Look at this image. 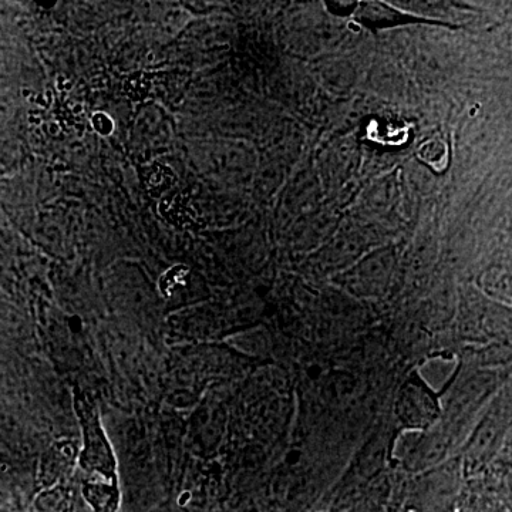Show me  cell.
Segmentation results:
<instances>
[{
  "label": "cell",
  "instance_id": "obj_2",
  "mask_svg": "<svg viewBox=\"0 0 512 512\" xmlns=\"http://www.w3.org/2000/svg\"><path fill=\"white\" fill-rule=\"evenodd\" d=\"M512 427V389L495 394L464 444L466 476H477L494 460Z\"/></svg>",
  "mask_w": 512,
  "mask_h": 512
},
{
  "label": "cell",
  "instance_id": "obj_1",
  "mask_svg": "<svg viewBox=\"0 0 512 512\" xmlns=\"http://www.w3.org/2000/svg\"><path fill=\"white\" fill-rule=\"evenodd\" d=\"M458 373L460 366L441 390H434L417 369L406 376L394 402L396 436L402 433H426L440 423L444 413V396Z\"/></svg>",
  "mask_w": 512,
  "mask_h": 512
},
{
  "label": "cell",
  "instance_id": "obj_6",
  "mask_svg": "<svg viewBox=\"0 0 512 512\" xmlns=\"http://www.w3.org/2000/svg\"><path fill=\"white\" fill-rule=\"evenodd\" d=\"M93 128L100 136H110L114 131V121L106 113H97L93 116Z\"/></svg>",
  "mask_w": 512,
  "mask_h": 512
},
{
  "label": "cell",
  "instance_id": "obj_7",
  "mask_svg": "<svg viewBox=\"0 0 512 512\" xmlns=\"http://www.w3.org/2000/svg\"><path fill=\"white\" fill-rule=\"evenodd\" d=\"M500 494L503 497L508 512H512V467L505 471L503 491H500Z\"/></svg>",
  "mask_w": 512,
  "mask_h": 512
},
{
  "label": "cell",
  "instance_id": "obj_3",
  "mask_svg": "<svg viewBox=\"0 0 512 512\" xmlns=\"http://www.w3.org/2000/svg\"><path fill=\"white\" fill-rule=\"evenodd\" d=\"M74 409L82 427L83 447L79 466L86 473L84 481L119 484L116 457L101 426L96 403L77 387L74 390Z\"/></svg>",
  "mask_w": 512,
  "mask_h": 512
},
{
  "label": "cell",
  "instance_id": "obj_5",
  "mask_svg": "<svg viewBox=\"0 0 512 512\" xmlns=\"http://www.w3.org/2000/svg\"><path fill=\"white\" fill-rule=\"evenodd\" d=\"M188 274L187 266H174L170 271L165 272L160 281V291L165 296H171L174 293L175 286L181 285V281Z\"/></svg>",
  "mask_w": 512,
  "mask_h": 512
},
{
  "label": "cell",
  "instance_id": "obj_4",
  "mask_svg": "<svg viewBox=\"0 0 512 512\" xmlns=\"http://www.w3.org/2000/svg\"><path fill=\"white\" fill-rule=\"evenodd\" d=\"M419 158L431 165L434 170H443L447 164V146L441 138H430L419 148Z\"/></svg>",
  "mask_w": 512,
  "mask_h": 512
}]
</instances>
